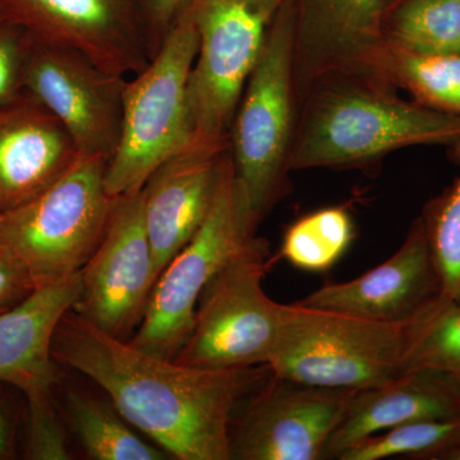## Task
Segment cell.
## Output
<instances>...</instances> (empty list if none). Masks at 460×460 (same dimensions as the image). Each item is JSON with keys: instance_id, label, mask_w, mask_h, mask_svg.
<instances>
[{"instance_id": "obj_30", "label": "cell", "mask_w": 460, "mask_h": 460, "mask_svg": "<svg viewBox=\"0 0 460 460\" xmlns=\"http://www.w3.org/2000/svg\"><path fill=\"white\" fill-rule=\"evenodd\" d=\"M190 2L192 0H142L148 22L159 44L166 31L171 29L174 21Z\"/></svg>"}, {"instance_id": "obj_33", "label": "cell", "mask_w": 460, "mask_h": 460, "mask_svg": "<svg viewBox=\"0 0 460 460\" xmlns=\"http://www.w3.org/2000/svg\"><path fill=\"white\" fill-rule=\"evenodd\" d=\"M438 460H460V441L441 454Z\"/></svg>"}, {"instance_id": "obj_16", "label": "cell", "mask_w": 460, "mask_h": 460, "mask_svg": "<svg viewBox=\"0 0 460 460\" xmlns=\"http://www.w3.org/2000/svg\"><path fill=\"white\" fill-rule=\"evenodd\" d=\"M63 124L30 93L0 107V215L56 183L80 159Z\"/></svg>"}, {"instance_id": "obj_8", "label": "cell", "mask_w": 460, "mask_h": 460, "mask_svg": "<svg viewBox=\"0 0 460 460\" xmlns=\"http://www.w3.org/2000/svg\"><path fill=\"white\" fill-rule=\"evenodd\" d=\"M402 325L289 305L268 367L277 376L332 389H372L402 374Z\"/></svg>"}, {"instance_id": "obj_2", "label": "cell", "mask_w": 460, "mask_h": 460, "mask_svg": "<svg viewBox=\"0 0 460 460\" xmlns=\"http://www.w3.org/2000/svg\"><path fill=\"white\" fill-rule=\"evenodd\" d=\"M458 142L460 114L399 98L386 84L328 75L299 102L289 171L365 168L401 148Z\"/></svg>"}, {"instance_id": "obj_21", "label": "cell", "mask_w": 460, "mask_h": 460, "mask_svg": "<svg viewBox=\"0 0 460 460\" xmlns=\"http://www.w3.org/2000/svg\"><path fill=\"white\" fill-rule=\"evenodd\" d=\"M385 42L420 53L460 56V0H398L387 16Z\"/></svg>"}, {"instance_id": "obj_15", "label": "cell", "mask_w": 460, "mask_h": 460, "mask_svg": "<svg viewBox=\"0 0 460 460\" xmlns=\"http://www.w3.org/2000/svg\"><path fill=\"white\" fill-rule=\"evenodd\" d=\"M440 295V278L419 217L401 248L385 262L356 279L325 284L296 304L402 325Z\"/></svg>"}, {"instance_id": "obj_6", "label": "cell", "mask_w": 460, "mask_h": 460, "mask_svg": "<svg viewBox=\"0 0 460 460\" xmlns=\"http://www.w3.org/2000/svg\"><path fill=\"white\" fill-rule=\"evenodd\" d=\"M269 263V242L257 235L230 257L199 296L175 362L206 370L269 365L289 313L263 290Z\"/></svg>"}, {"instance_id": "obj_13", "label": "cell", "mask_w": 460, "mask_h": 460, "mask_svg": "<svg viewBox=\"0 0 460 460\" xmlns=\"http://www.w3.org/2000/svg\"><path fill=\"white\" fill-rule=\"evenodd\" d=\"M127 78L69 48L33 40L26 93L63 124L81 157L109 162L119 142Z\"/></svg>"}, {"instance_id": "obj_5", "label": "cell", "mask_w": 460, "mask_h": 460, "mask_svg": "<svg viewBox=\"0 0 460 460\" xmlns=\"http://www.w3.org/2000/svg\"><path fill=\"white\" fill-rule=\"evenodd\" d=\"M107 165L104 157H80L49 189L0 215V248L36 287L77 274L98 248L118 199L105 184Z\"/></svg>"}, {"instance_id": "obj_23", "label": "cell", "mask_w": 460, "mask_h": 460, "mask_svg": "<svg viewBox=\"0 0 460 460\" xmlns=\"http://www.w3.org/2000/svg\"><path fill=\"white\" fill-rule=\"evenodd\" d=\"M402 371L429 367L460 376V302L438 296L402 323Z\"/></svg>"}, {"instance_id": "obj_3", "label": "cell", "mask_w": 460, "mask_h": 460, "mask_svg": "<svg viewBox=\"0 0 460 460\" xmlns=\"http://www.w3.org/2000/svg\"><path fill=\"white\" fill-rule=\"evenodd\" d=\"M199 42L190 2L166 31L147 66L127 78L122 131L105 172V184L113 198L141 189L159 166L195 147L189 81Z\"/></svg>"}, {"instance_id": "obj_4", "label": "cell", "mask_w": 460, "mask_h": 460, "mask_svg": "<svg viewBox=\"0 0 460 460\" xmlns=\"http://www.w3.org/2000/svg\"><path fill=\"white\" fill-rule=\"evenodd\" d=\"M298 117L293 0L275 13L229 132V153L242 193L259 226L286 195Z\"/></svg>"}, {"instance_id": "obj_28", "label": "cell", "mask_w": 460, "mask_h": 460, "mask_svg": "<svg viewBox=\"0 0 460 460\" xmlns=\"http://www.w3.org/2000/svg\"><path fill=\"white\" fill-rule=\"evenodd\" d=\"M29 432L26 456L35 460H66L71 458L65 431L60 425L51 392L27 396Z\"/></svg>"}, {"instance_id": "obj_25", "label": "cell", "mask_w": 460, "mask_h": 460, "mask_svg": "<svg viewBox=\"0 0 460 460\" xmlns=\"http://www.w3.org/2000/svg\"><path fill=\"white\" fill-rule=\"evenodd\" d=\"M460 441V420H425L402 423L368 436L345 450L339 460L386 458L438 460Z\"/></svg>"}, {"instance_id": "obj_27", "label": "cell", "mask_w": 460, "mask_h": 460, "mask_svg": "<svg viewBox=\"0 0 460 460\" xmlns=\"http://www.w3.org/2000/svg\"><path fill=\"white\" fill-rule=\"evenodd\" d=\"M32 47V36L0 12V107L26 93Z\"/></svg>"}, {"instance_id": "obj_31", "label": "cell", "mask_w": 460, "mask_h": 460, "mask_svg": "<svg viewBox=\"0 0 460 460\" xmlns=\"http://www.w3.org/2000/svg\"><path fill=\"white\" fill-rule=\"evenodd\" d=\"M13 453V426L7 411L0 404V460L11 458Z\"/></svg>"}, {"instance_id": "obj_19", "label": "cell", "mask_w": 460, "mask_h": 460, "mask_svg": "<svg viewBox=\"0 0 460 460\" xmlns=\"http://www.w3.org/2000/svg\"><path fill=\"white\" fill-rule=\"evenodd\" d=\"M83 289L81 271L39 287L26 301L0 314V383L27 396L51 392L57 381L51 341L60 319Z\"/></svg>"}, {"instance_id": "obj_26", "label": "cell", "mask_w": 460, "mask_h": 460, "mask_svg": "<svg viewBox=\"0 0 460 460\" xmlns=\"http://www.w3.org/2000/svg\"><path fill=\"white\" fill-rule=\"evenodd\" d=\"M460 168V142L452 146ZM420 220L441 283V296L460 302V172L450 186L423 206Z\"/></svg>"}, {"instance_id": "obj_12", "label": "cell", "mask_w": 460, "mask_h": 460, "mask_svg": "<svg viewBox=\"0 0 460 460\" xmlns=\"http://www.w3.org/2000/svg\"><path fill=\"white\" fill-rule=\"evenodd\" d=\"M142 187L115 202L104 237L81 270L83 289L74 307L102 332L126 341L141 325L157 281Z\"/></svg>"}, {"instance_id": "obj_24", "label": "cell", "mask_w": 460, "mask_h": 460, "mask_svg": "<svg viewBox=\"0 0 460 460\" xmlns=\"http://www.w3.org/2000/svg\"><path fill=\"white\" fill-rule=\"evenodd\" d=\"M353 238L354 224L347 208H321L287 229L280 255L299 270L328 271L347 252Z\"/></svg>"}, {"instance_id": "obj_20", "label": "cell", "mask_w": 460, "mask_h": 460, "mask_svg": "<svg viewBox=\"0 0 460 460\" xmlns=\"http://www.w3.org/2000/svg\"><path fill=\"white\" fill-rule=\"evenodd\" d=\"M383 71L396 90L436 111L460 114V56L420 53L386 44Z\"/></svg>"}, {"instance_id": "obj_22", "label": "cell", "mask_w": 460, "mask_h": 460, "mask_svg": "<svg viewBox=\"0 0 460 460\" xmlns=\"http://www.w3.org/2000/svg\"><path fill=\"white\" fill-rule=\"evenodd\" d=\"M75 432L87 456L98 460H164L166 453L138 438L127 420L93 396L71 392L66 395Z\"/></svg>"}, {"instance_id": "obj_32", "label": "cell", "mask_w": 460, "mask_h": 460, "mask_svg": "<svg viewBox=\"0 0 460 460\" xmlns=\"http://www.w3.org/2000/svg\"><path fill=\"white\" fill-rule=\"evenodd\" d=\"M252 7L261 12L269 18L275 16L278 11L288 2V0H247Z\"/></svg>"}, {"instance_id": "obj_29", "label": "cell", "mask_w": 460, "mask_h": 460, "mask_svg": "<svg viewBox=\"0 0 460 460\" xmlns=\"http://www.w3.org/2000/svg\"><path fill=\"white\" fill-rule=\"evenodd\" d=\"M36 289L25 266L0 248V314L22 304Z\"/></svg>"}, {"instance_id": "obj_34", "label": "cell", "mask_w": 460, "mask_h": 460, "mask_svg": "<svg viewBox=\"0 0 460 460\" xmlns=\"http://www.w3.org/2000/svg\"><path fill=\"white\" fill-rule=\"evenodd\" d=\"M459 420H460V416H459Z\"/></svg>"}, {"instance_id": "obj_14", "label": "cell", "mask_w": 460, "mask_h": 460, "mask_svg": "<svg viewBox=\"0 0 460 460\" xmlns=\"http://www.w3.org/2000/svg\"><path fill=\"white\" fill-rule=\"evenodd\" d=\"M396 2L293 0L298 104L316 81L328 75H348L392 86L384 75L383 60L385 23Z\"/></svg>"}, {"instance_id": "obj_9", "label": "cell", "mask_w": 460, "mask_h": 460, "mask_svg": "<svg viewBox=\"0 0 460 460\" xmlns=\"http://www.w3.org/2000/svg\"><path fill=\"white\" fill-rule=\"evenodd\" d=\"M199 33L189 81L193 146L222 151L272 18L247 0H192Z\"/></svg>"}, {"instance_id": "obj_18", "label": "cell", "mask_w": 460, "mask_h": 460, "mask_svg": "<svg viewBox=\"0 0 460 460\" xmlns=\"http://www.w3.org/2000/svg\"><path fill=\"white\" fill-rule=\"evenodd\" d=\"M459 416L460 376L435 368H411L384 385L354 393L326 447L325 459H339L363 438L402 423Z\"/></svg>"}, {"instance_id": "obj_1", "label": "cell", "mask_w": 460, "mask_h": 460, "mask_svg": "<svg viewBox=\"0 0 460 460\" xmlns=\"http://www.w3.org/2000/svg\"><path fill=\"white\" fill-rule=\"evenodd\" d=\"M51 356L95 381L127 422L180 460H232L233 416L270 371L268 366L206 370L160 358L74 310L57 325Z\"/></svg>"}, {"instance_id": "obj_7", "label": "cell", "mask_w": 460, "mask_h": 460, "mask_svg": "<svg viewBox=\"0 0 460 460\" xmlns=\"http://www.w3.org/2000/svg\"><path fill=\"white\" fill-rule=\"evenodd\" d=\"M257 226L235 180L228 148L210 213L160 274L144 320L129 343L160 358L174 359L190 337L205 287L255 237Z\"/></svg>"}, {"instance_id": "obj_17", "label": "cell", "mask_w": 460, "mask_h": 460, "mask_svg": "<svg viewBox=\"0 0 460 460\" xmlns=\"http://www.w3.org/2000/svg\"><path fill=\"white\" fill-rule=\"evenodd\" d=\"M228 148H190L159 166L142 187L157 279L210 213Z\"/></svg>"}, {"instance_id": "obj_11", "label": "cell", "mask_w": 460, "mask_h": 460, "mask_svg": "<svg viewBox=\"0 0 460 460\" xmlns=\"http://www.w3.org/2000/svg\"><path fill=\"white\" fill-rule=\"evenodd\" d=\"M354 390L298 383L270 374L230 423L237 460H320Z\"/></svg>"}, {"instance_id": "obj_10", "label": "cell", "mask_w": 460, "mask_h": 460, "mask_svg": "<svg viewBox=\"0 0 460 460\" xmlns=\"http://www.w3.org/2000/svg\"><path fill=\"white\" fill-rule=\"evenodd\" d=\"M33 40L69 48L129 78L159 48L142 0H0Z\"/></svg>"}]
</instances>
